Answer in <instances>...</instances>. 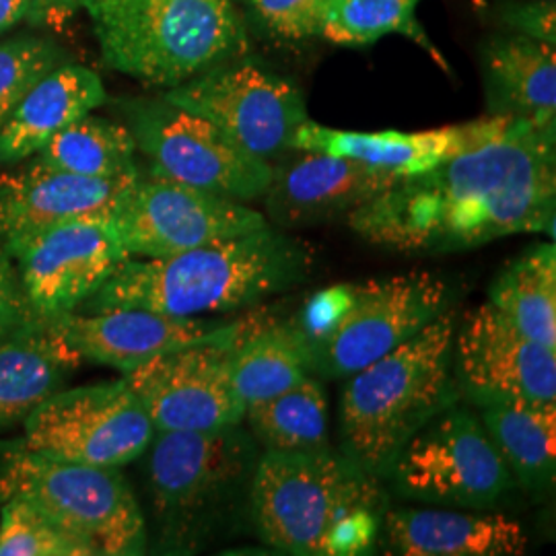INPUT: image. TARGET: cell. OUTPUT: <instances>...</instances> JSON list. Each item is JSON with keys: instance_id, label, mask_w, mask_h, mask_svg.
<instances>
[{"instance_id": "obj_7", "label": "cell", "mask_w": 556, "mask_h": 556, "mask_svg": "<svg viewBox=\"0 0 556 556\" xmlns=\"http://www.w3.org/2000/svg\"><path fill=\"white\" fill-rule=\"evenodd\" d=\"M31 498L103 556L142 555L147 523L119 468H100L43 456L17 441L0 445V501Z\"/></svg>"}, {"instance_id": "obj_1", "label": "cell", "mask_w": 556, "mask_h": 556, "mask_svg": "<svg viewBox=\"0 0 556 556\" xmlns=\"http://www.w3.org/2000/svg\"><path fill=\"white\" fill-rule=\"evenodd\" d=\"M556 119L511 118L486 142L397 178L346 219L358 236L406 254L472 250L516 233H555Z\"/></svg>"}, {"instance_id": "obj_38", "label": "cell", "mask_w": 556, "mask_h": 556, "mask_svg": "<svg viewBox=\"0 0 556 556\" xmlns=\"http://www.w3.org/2000/svg\"><path fill=\"white\" fill-rule=\"evenodd\" d=\"M31 0H0V34L25 20Z\"/></svg>"}, {"instance_id": "obj_34", "label": "cell", "mask_w": 556, "mask_h": 556, "mask_svg": "<svg viewBox=\"0 0 556 556\" xmlns=\"http://www.w3.org/2000/svg\"><path fill=\"white\" fill-rule=\"evenodd\" d=\"M351 301L353 285L330 287L307 301V305L301 312V318L293 319L299 334L307 346V353L337 328Z\"/></svg>"}, {"instance_id": "obj_17", "label": "cell", "mask_w": 556, "mask_h": 556, "mask_svg": "<svg viewBox=\"0 0 556 556\" xmlns=\"http://www.w3.org/2000/svg\"><path fill=\"white\" fill-rule=\"evenodd\" d=\"M46 321L83 361L126 374L151 358L194 344L231 342L258 319L220 321L176 318L149 309H103L93 314L71 312Z\"/></svg>"}, {"instance_id": "obj_28", "label": "cell", "mask_w": 556, "mask_h": 556, "mask_svg": "<svg viewBox=\"0 0 556 556\" xmlns=\"http://www.w3.org/2000/svg\"><path fill=\"white\" fill-rule=\"evenodd\" d=\"M243 418L266 452L316 454L330 450L328 397L312 376L278 396L250 404Z\"/></svg>"}, {"instance_id": "obj_2", "label": "cell", "mask_w": 556, "mask_h": 556, "mask_svg": "<svg viewBox=\"0 0 556 556\" xmlns=\"http://www.w3.org/2000/svg\"><path fill=\"white\" fill-rule=\"evenodd\" d=\"M312 250L270 225L165 258H126L77 312L149 309L176 318L239 312L301 282Z\"/></svg>"}, {"instance_id": "obj_11", "label": "cell", "mask_w": 556, "mask_h": 556, "mask_svg": "<svg viewBox=\"0 0 556 556\" xmlns=\"http://www.w3.org/2000/svg\"><path fill=\"white\" fill-rule=\"evenodd\" d=\"M163 100L213 122L248 153L266 161L287 151L295 130L309 119L303 91L293 80L236 59L172 87Z\"/></svg>"}, {"instance_id": "obj_5", "label": "cell", "mask_w": 556, "mask_h": 556, "mask_svg": "<svg viewBox=\"0 0 556 556\" xmlns=\"http://www.w3.org/2000/svg\"><path fill=\"white\" fill-rule=\"evenodd\" d=\"M103 62L147 85L178 87L248 50L233 0H87Z\"/></svg>"}, {"instance_id": "obj_3", "label": "cell", "mask_w": 556, "mask_h": 556, "mask_svg": "<svg viewBox=\"0 0 556 556\" xmlns=\"http://www.w3.org/2000/svg\"><path fill=\"white\" fill-rule=\"evenodd\" d=\"M250 509L262 540L280 553L349 556L371 548L383 503L378 478L330 450L264 452Z\"/></svg>"}, {"instance_id": "obj_33", "label": "cell", "mask_w": 556, "mask_h": 556, "mask_svg": "<svg viewBox=\"0 0 556 556\" xmlns=\"http://www.w3.org/2000/svg\"><path fill=\"white\" fill-rule=\"evenodd\" d=\"M256 20L282 40L319 36L324 15L332 0H245Z\"/></svg>"}, {"instance_id": "obj_4", "label": "cell", "mask_w": 556, "mask_h": 556, "mask_svg": "<svg viewBox=\"0 0 556 556\" xmlns=\"http://www.w3.org/2000/svg\"><path fill=\"white\" fill-rule=\"evenodd\" d=\"M456 312L445 309L418 334L349 376L340 397L342 456L383 480L418 429L457 400Z\"/></svg>"}, {"instance_id": "obj_13", "label": "cell", "mask_w": 556, "mask_h": 556, "mask_svg": "<svg viewBox=\"0 0 556 556\" xmlns=\"http://www.w3.org/2000/svg\"><path fill=\"white\" fill-rule=\"evenodd\" d=\"M114 225L130 258H165L270 223L245 202L140 174Z\"/></svg>"}, {"instance_id": "obj_22", "label": "cell", "mask_w": 556, "mask_h": 556, "mask_svg": "<svg viewBox=\"0 0 556 556\" xmlns=\"http://www.w3.org/2000/svg\"><path fill=\"white\" fill-rule=\"evenodd\" d=\"M108 100L100 75L80 64L48 71L15 105L0 130V163L31 160L62 128Z\"/></svg>"}, {"instance_id": "obj_32", "label": "cell", "mask_w": 556, "mask_h": 556, "mask_svg": "<svg viewBox=\"0 0 556 556\" xmlns=\"http://www.w3.org/2000/svg\"><path fill=\"white\" fill-rule=\"evenodd\" d=\"M62 52L54 41L15 38L0 41V130L21 98L59 66Z\"/></svg>"}, {"instance_id": "obj_29", "label": "cell", "mask_w": 556, "mask_h": 556, "mask_svg": "<svg viewBox=\"0 0 556 556\" xmlns=\"http://www.w3.org/2000/svg\"><path fill=\"white\" fill-rule=\"evenodd\" d=\"M34 160L46 167L87 178L139 174L137 144L128 126L91 114L62 128Z\"/></svg>"}, {"instance_id": "obj_18", "label": "cell", "mask_w": 556, "mask_h": 556, "mask_svg": "<svg viewBox=\"0 0 556 556\" xmlns=\"http://www.w3.org/2000/svg\"><path fill=\"white\" fill-rule=\"evenodd\" d=\"M139 174L87 178L34 160L0 174V254L48 229L80 219H114Z\"/></svg>"}, {"instance_id": "obj_15", "label": "cell", "mask_w": 556, "mask_h": 556, "mask_svg": "<svg viewBox=\"0 0 556 556\" xmlns=\"http://www.w3.org/2000/svg\"><path fill=\"white\" fill-rule=\"evenodd\" d=\"M236 340L194 344L122 374L155 431H215L243 420L245 404L229 376Z\"/></svg>"}, {"instance_id": "obj_24", "label": "cell", "mask_w": 556, "mask_h": 556, "mask_svg": "<svg viewBox=\"0 0 556 556\" xmlns=\"http://www.w3.org/2000/svg\"><path fill=\"white\" fill-rule=\"evenodd\" d=\"M482 60L493 114L556 119L555 46L514 31L489 41Z\"/></svg>"}, {"instance_id": "obj_6", "label": "cell", "mask_w": 556, "mask_h": 556, "mask_svg": "<svg viewBox=\"0 0 556 556\" xmlns=\"http://www.w3.org/2000/svg\"><path fill=\"white\" fill-rule=\"evenodd\" d=\"M149 491L161 530L194 546L250 498L258 462L254 435L239 425L215 431H155L149 445Z\"/></svg>"}, {"instance_id": "obj_25", "label": "cell", "mask_w": 556, "mask_h": 556, "mask_svg": "<svg viewBox=\"0 0 556 556\" xmlns=\"http://www.w3.org/2000/svg\"><path fill=\"white\" fill-rule=\"evenodd\" d=\"M229 376L245 408L312 376L309 353L295 324H264L258 319L231 344Z\"/></svg>"}, {"instance_id": "obj_9", "label": "cell", "mask_w": 556, "mask_h": 556, "mask_svg": "<svg viewBox=\"0 0 556 556\" xmlns=\"http://www.w3.org/2000/svg\"><path fill=\"white\" fill-rule=\"evenodd\" d=\"M128 116V130L151 163V176L239 202L262 199L268 190L270 161L248 153L213 122L163 98L132 103Z\"/></svg>"}, {"instance_id": "obj_27", "label": "cell", "mask_w": 556, "mask_h": 556, "mask_svg": "<svg viewBox=\"0 0 556 556\" xmlns=\"http://www.w3.org/2000/svg\"><path fill=\"white\" fill-rule=\"evenodd\" d=\"M489 303L521 334L556 349L555 243H536L511 260L495 278Z\"/></svg>"}, {"instance_id": "obj_35", "label": "cell", "mask_w": 556, "mask_h": 556, "mask_svg": "<svg viewBox=\"0 0 556 556\" xmlns=\"http://www.w3.org/2000/svg\"><path fill=\"white\" fill-rule=\"evenodd\" d=\"M498 17L505 25H509L511 31L556 48L555 0L507 2Z\"/></svg>"}, {"instance_id": "obj_19", "label": "cell", "mask_w": 556, "mask_h": 556, "mask_svg": "<svg viewBox=\"0 0 556 556\" xmlns=\"http://www.w3.org/2000/svg\"><path fill=\"white\" fill-rule=\"evenodd\" d=\"M511 118L516 116L493 114L491 118L418 132H358L321 126L307 119L295 130L289 149L337 155L344 160L358 161L379 172H388L397 178H408L425 174L439 163L452 160L480 142L497 137L498 132L507 128Z\"/></svg>"}, {"instance_id": "obj_36", "label": "cell", "mask_w": 556, "mask_h": 556, "mask_svg": "<svg viewBox=\"0 0 556 556\" xmlns=\"http://www.w3.org/2000/svg\"><path fill=\"white\" fill-rule=\"evenodd\" d=\"M31 319H36V316L29 312L23 299L13 262L0 254V338L11 334Z\"/></svg>"}, {"instance_id": "obj_21", "label": "cell", "mask_w": 556, "mask_h": 556, "mask_svg": "<svg viewBox=\"0 0 556 556\" xmlns=\"http://www.w3.org/2000/svg\"><path fill=\"white\" fill-rule=\"evenodd\" d=\"M383 516L394 555L514 556L528 548L521 523L503 514L397 507Z\"/></svg>"}, {"instance_id": "obj_10", "label": "cell", "mask_w": 556, "mask_h": 556, "mask_svg": "<svg viewBox=\"0 0 556 556\" xmlns=\"http://www.w3.org/2000/svg\"><path fill=\"white\" fill-rule=\"evenodd\" d=\"M155 427L124 379L59 390L23 420L21 445L64 462L122 468L139 459Z\"/></svg>"}, {"instance_id": "obj_12", "label": "cell", "mask_w": 556, "mask_h": 556, "mask_svg": "<svg viewBox=\"0 0 556 556\" xmlns=\"http://www.w3.org/2000/svg\"><path fill=\"white\" fill-rule=\"evenodd\" d=\"M445 309H450V285L433 273L353 285L346 314L309 351L312 371L349 378L410 340Z\"/></svg>"}, {"instance_id": "obj_37", "label": "cell", "mask_w": 556, "mask_h": 556, "mask_svg": "<svg viewBox=\"0 0 556 556\" xmlns=\"http://www.w3.org/2000/svg\"><path fill=\"white\" fill-rule=\"evenodd\" d=\"M87 0H31L25 20L34 25L60 27L71 20Z\"/></svg>"}, {"instance_id": "obj_14", "label": "cell", "mask_w": 556, "mask_h": 556, "mask_svg": "<svg viewBox=\"0 0 556 556\" xmlns=\"http://www.w3.org/2000/svg\"><path fill=\"white\" fill-rule=\"evenodd\" d=\"M7 258L29 312L50 319L77 312L130 256L114 219H80L27 239Z\"/></svg>"}, {"instance_id": "obj_31", "label": "cell", "mask_w": 556, "mask_h": 556, "mask_svg": "<svg viewBox=\"0 0 556 556\" xmlns=\"http://www.w3.org/2000/svg\"><path fill=\"white\" fill-rule=\"evenodd\" d=\"M0 556H103L100 546L80 536L31 498L0 501Z\"/></svg>"}, {"instance_id": "obj_16", "label": "cell", "mask_w": 556, "mask_h": 556, "mask_svg": "<svg viewBox=\"0 0 556 556\" xmlns=\"http://www.w3.org/2000/svg\"><path fill=\"white\" fill-rule=\"evenodd\" d=\"M454 378L475 404H556V349L521 334L482 303L456 324Z\"/></svg>"}, {"instance_id": "obj_26", "label": "cell", "mask_w": 556, "mask_h": 556, "mask_svg": "<svg viewBox=\"0 0 556 556\" xmlns=\"http://www.w3.org/2000/svg\"><path fill=\"white\" fill-rule=\"evenodd\" d=\"M482 420L514 482L526 489L553 484L556 470V404L480 402Z\"/></svg>"}, {"instance_id": "obj_30", "label": "cell", "mask_w": 556, "mask_h": 556, "mask_svg": "<svg viewBox=\"0 0 556 556\" xmlns=\"http://www.w3.org/2000/svg\"><path fill=\"white\" fill-rule=\"evenodd\" d=\"M418 2L420 0H332L321 21L319 36L338 46H371L386 36L400 34L439 59L433 41L427 38L415 15Z\"/></svg>"}, {"instance_id": "obj_23", "label": "cell", "mask_w": 556, "mask_h": 556, "mask_svg": "<svg viewBox=\"0 0 556 556\" xmlns=\"http://www.w3.org/2000/svg\"><path fill=\"white\" fill-rule=\"evenodd\" d=\"M80 363L46 319H31L0 338V431L23 422L62 390Z\"/></svg>"}, {"instance_id": "obj_20", "label": "cell", "mask_w": 556, "mask_h": 556, "mask_svg": "<svg viewBox=\"0 0 556 556\" xmlns=\"http://www.w3.org/2000/svg\"><path fill=\"white\" fill-rule=\"evenodd\" d=\"M273 165V179L262 199L268 220L298 227L319 220L349 217L361 204L378 197L397 176L353 160L326 153H307Z\"/></svg>"}, {"instance_id": "obj_8", "label": "cell", "mask_w": 556, "mask_h": 556, "mask_svg": "<svg viewBox=\"0 0 556 556\" xmlns=\"http://www.w3.org/2000/svg\"><path fill=\"white\" fill-rule=\"evenodd\" d=\"M388 478L404 497L484 509L516 484L480 417L452 402L397 454Z\"/></svg>"}]
</instances>
